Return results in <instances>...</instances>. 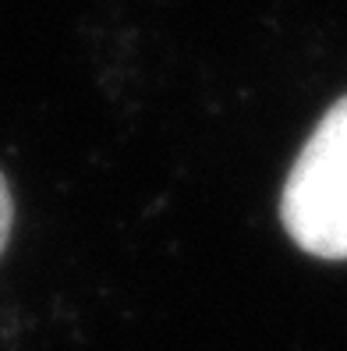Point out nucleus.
<instances>
[{"mask_svg": "<svg viewBox=\"0 0 347 351\" xmlns=\"http://www.w3.org/2000/svg\"><path fill=\"white\" fill-rule=\"evenodd\" d=\"M280 220L316 259H347V96L322 114L283 184Z\"/></svg>", "mask_w": 347, "mask_h": 351, "instance_id": "nucleus-1", "label": "nucleus"}, {"mask_svg": "<svg viewBox=\"0 0 347 351\" xmlns=\"http://www.w3.org/2000/svg\"><path fill=\"white\" fill-rule=\"evenodd\" d=\"M11 223H14V199H11V189H8L4 174H0V256H4V249H8Z\"/></svg>", "mask_w": 347, "mask_h": 351, "instance_id": "nucleus-2", "label": "nucleus"}]
</instances>
